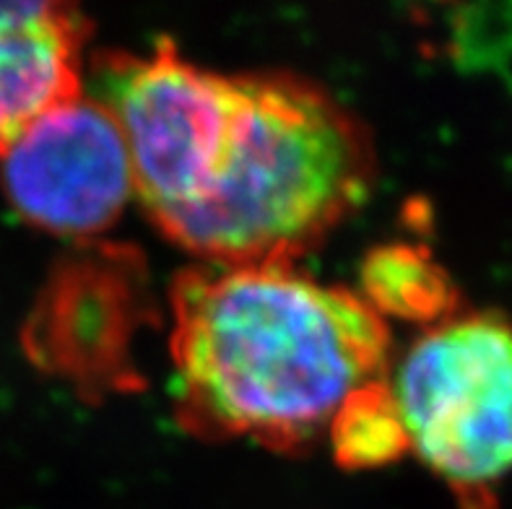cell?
Instances as JSON below:
<instances>
[{
	"label": "cell",
	"instance_id": "4",
	"mask_svg": "<svg viewBox=\"0 0 512 509\" xmlns=\"http://www.w3.org/2000/svg\"><path fill=\"white\" fill-rule=\"evenodd\" d=\"M0 159L13 208L47 232H102L133 195L120 125L84 91L37 117Z\"/></svg>",
	"mask_w": 512,
	"mask_h": 509
},
{
	"label": "cell",
	"instance_id": "1",
	"mask_svg": "<svg viewBox=\"0 0 512 509\" xmlns=\"http://www.w3.org/2000/svg\"><path fill=\"white\" fill-rule=\"evenodd\" d=\"M172 310L177 413L203 437L294 447L388 367V323L362 294L292 263L182 273Z\"/></svg>",
	"mask_w": 512,
	"mask_h": 509
},
{
	"label": "cell",
	"instance_id": "6",
	"mask_svg": "<svg viewBox=\"0 0 512 509\" xmlns=\"http://www.w3.org/2000/svg\"><path fill=\"white\" fill-rule=\"evenodd\" d=\"M364 302L377 315L401 320H448L458 304L455 286L427 250L409 245L377 247L362 265Z\"/></svg>",
	"mask_w": 512,
	"mask_h": 509
},
{
	"label": "cell",
	"instance_id": "2",
	"mask_svg": "<svg viewBox=\"0 0 512 509\" xmlns=\"http://www.w3.org/2000/svg\"><path fill=\"white\" fill-rule=\"evenodd\" d=\"M372 177L370 133L331 91L297 73H232L193 193L156 226L211 265H294Z\"/></svg>",
	"mask_w": 512,
	"mask_h": 509
},
{
	"label": "cell",
	"instance_id": "7",
	"mask_svg": "<svg viewBox=\"0 0 512 509\" xmlns=\"http://www.w3.org/2000/svg\"><path fill=\"white\" fill-rule=\"evenodd\" d=\"M333 450L349 468L383 465L409 450L396 400L385 380L359 387L331 419Z\"/></svg>",
	"mask_w": 512,
	"mask_h": 509
},
{
	"label": "cell",
	"instance_id": "5",
	"mask_svg": "<svg viewBox=\"0 0 512 509\" xmlns=\"http://www.w3.org/2000/svg\"><path fill=\"white\" fill-rule=\"evenodd\" d=\"M86 19L68 3H0V156L81 94Z\"/></svg>",
	"mask_w": 512,
	"mask_h": 509
},
{
	"label": "cell",
	"instance_id": "3",
	"mask_svg": "<svg viewBox=\"0 0 512 509\" xmlns=\"http://www.w3.org/2000/svg\"><path fill=\"white\" fill-rule=\"evenodd\" d=\"M414 450L468 509L512 476V325L448 317L403 356L390 385Z\"/></svg>",
	"mask_w": 512,
	"mask_h": 509
}]
</instances>
